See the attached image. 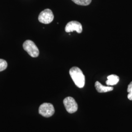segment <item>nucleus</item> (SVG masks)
<instances>
[{"instance_id": "obj_1", "label": "nucleus", "mask_w": 132, "mask_h": 132, "mask_svg": "<svg viewBox=\"0 0 132 132\" xmlns=\"http://www.w3.org/2000/svg\"><path fill=\"white\" fill-rule=\"evenodd\" d=\"M70 75L76 86L79 88L84 87L85 83V77L82 71L76 67L71 68L70 70Z\"/></svg>"}, {"instance_id": "obj_2", "label": "nucleus", "mask_w": 132, "mask_h": 132, "mask_svg": "<svg viewBox=\"0 0 132 132\" xmlns=\"http://www.w3.org/2000/svg\"><path fill=\"white\" fill-rule=\"evenodd\" d=\"M24 50L32 57H37L39 55V51L35 43L31 40H27L23 44Z\"/></svg>"}, {"instance_id": "obj_3", "label": "nucleus", "mask_w": 132, "mask_h": 132, "mask_svg": "<svg viewBox=\"0 0 132 132\" xmlns=\"http://www.w3.org/2000/svg\"><path fill=\"white\" fill-rule=\"evenodd\" d=\"M54 112V108L53 105L51 103H44L41 104L39 108V113L46 118L52 117Z\"/></svg>"}, {"instance_id": "obj_4", "label": "nucleus", "mask_w": 132, "mask_h": 132, "mask_svg": "<svg viewBox=\"0 0 132 132\" xmlns=\"http://www.w3.org/2000/svg\"><path fill=\"white\" fill-rule=\"evenodd\" d=\"M63 103L67 111L69 113H74L77 111L78 105L73 97L71 96L67 97L64 99Z\"/></svg>"}, {"instance_id": "obj_5", "label": "nucleus", "mask_w": 132, "mask_h": 132, "mask_svg": "<svg viewBox=\"0 0 132 132\" xmlns=\"http://www.w3.org/2000/svg\"><path fill=\"white\" fill-rule=\"evenodd\" d=\"M54 19V15L52 11L50 9H46L42 11L39 15V21L44 24H48L52 22Z\"/></svg>"}, {"instance_id": "obj_6", "label": "nucleus", "mask_w": 132, "mask_h": 132, "mask_svg": "<svg viewBox=\"0 0 132 132\" xmlns=\"http://www.w3.org/2000/svg\"><path fill=\"white\" fill-rule=\"evenodd\" d=\"M82 24L79 22L76 21H72L69 22L65 27V31L67 32H71L76 31L77 33H81L82 32Z\"/></svg>"}, {"instance_id": "obj_7", "label": "nucleus", "mask_w": 132, "mask_h": 132, "mask_svg": "<svg viewBox=\"0 0 132 132\" xmlns=\"http://www.w3.org/2000/svg\"><path fill=\"white\" fill-rule=\"evenodd\" d=\"M95 87L96 88V90H97V91L100 93L110 92L113 90V87L105 86L102 85L98 81H96L95 83Z\"/></svg>"}, {"instance_id": "obj_8", "label": "nucleus", "mask_w": 132, "mask_h": 132, "mask_svg": "<svg viewBox=\"0 0 132 132\" xmlns=\"http://www.w3.org/2000/svg\"><path fill=\"white\" fill-rule=\"evenodd\" d=\"M119 78L118 76L115 75H112L107 77V80L106 81V84L108 86L116 85L118 83Z\"/></svg>"}, {"instance_id": "obj_9", "label": "nucleus", "mask_w": 132, "mask_h": 132, "mask_svg": "<svg viewBox=\"0 0 132 132\" xmlns=\"http://www.w3.org/2000/svg\"><path fill=\"white\" fill-rule=\"evenodd\" d=\"M75 4L80 5H90L92 0H71Z\"/></svg>"}, {"instance_id": "obj_10", "label": "nucleus", "mask_w": 132, "mask_h": 132, "mask_svg": "<svg viewBox=\"0 0 132 132\" xmlns=\"http://www.w3.org/2000/svg\"><path fill=\"white\" fill-rule=\"evenodd\" d=\"M7 67V63L6 61L4 60L0 59V71L5 70Z\"/></svg>"}, {"instance_id": "obj_11", "label": "nucleus", "mask_w": 132, "mask_h": 132, "mask_svg": "<svg viewBox=\"0 0 132 132\" xmlns=\"http://www.w3.org/2000/svg\"><path fill=\"white\" fill-rule=\"evenodd\" d=\"M127 92L129 93L127 97L130 100H132V81L128 86Z\"/></svg>"}]
</instances>
